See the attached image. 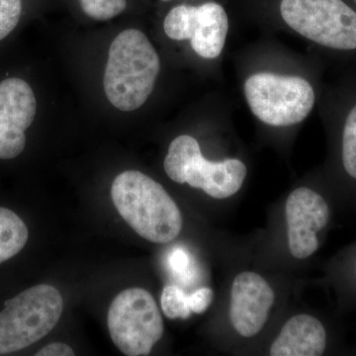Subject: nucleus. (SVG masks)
Returning a JSON list of instances; mask_svg holds the SVG:
<instances>
[{"mask_svg":"<svg viewBox=\"0 0 356 356\" xmlns=\"http://www.w3.org/2000/svg\"><path fill=\"white\" fill-rule=\"evenodd\" d=\"M36 110L34 92L23 79L13 77L0 83V159H13L24 151L25 131Z\"/></svg>","mask_w":356,"mask_h":356,"instance_id":"nucleus-9","label":"nucleus"},{"mask_svg":"<svg viewBox=\"0 0 356 356\" xmlns=\"http://www.w3.org/2000/svg\"><path fill=\"white\" fill-rule=\"evenodd\" d=\"M36 356H74L76 355L74 350L65 343H56L44 346Z\"/></svg>","mask_w":356,"mask_h":356,"instance_id":"nucleus-18","label":"nucleus"},{"mask_svg":"<svg viewBox=\"0 0 356 356\" xmlns=\"http://www.w3.org/2000/svg\"><path fill=\"white\" fill-rule=\"evenodd\" d=\"M214 299V292L211 288L203 287L188 295L189 308L192 313L202 314L208 310Z\"/></svg>","mask_w":356,"mask_h":356,"instance_id":"nucleus-17","label":"nucleus"},{"mask_svg":"<svg viewBox=\"0 0 356 356\" xmlns=\"http://www.w3.org/2000/svg\"><path fill=\"white\" fill-rule=\"evenodd\" d=\"M29 232L17 214L0 207V264L19 254L27 243Z\"/></svg>","mask_w":356,"mask_h":356,"instance_id":"nucleus-13","label":"nucleus"},{"mask_svg":"<svg viewBox=\"0 0 356 356\" xmlns=\"http://www.w3.org/2000/svg\"><path fill=\"white\" fill-rule=\"evenodd\" d=\"M168 38L175 41L189 40L193 51L206 60L221 55L229 31V18L224 7L216 2L199 6H178L163 21Z\"/></svg>","mask_w":356,"mask_h":356,"instance_id":"nucleus-7","label":"nucleus"},{"mask_svg":"<svg viewBox=\"0 0 356 356\" xmlns=\"http://www.w3.org/2000/svg\"><path fill=\"white\" fill-rule=\"evenodd\" d=\"M188 264V259L182 250H175L172 257V266L175 270L182 271Z\"/></svg>","mask_w":356,"mask_h":356,"instance_id":"nucleus-19","label":"nucleus"},{"mask_svg":"<svg viewBox=\"0 0 356 356\" xmlns=\"http://www.w3.org/2000/svg\"><path fill=\"white\" fill-rule=\"evenodd\" d=\"M161 309L166 317L186 320L192 312L189 308L188 295L177 285H168L163 288L161 298Z\"/></svg>","mask_w":356,"mask_h":356,"instance_id":"nucleus-14","label":"nucleus"},{"mask_svg":"<svg viewBox=\"0 0 356 356\" xmlns=\"http://www.w3.org/2000/svg\"><path fill=\"white\" fill-rule=\"evenodd\" d=\"M346 105L339 124V166L346 179L356 182V93Z\"/></svg>","mask_w":356,"mask_h":356,"instance_id":"nucleus-12","label":"nucleus"},{"mask_svg":"<svg viewBox=\"0 0 356 356\" xmlns=\"http://www.w3.org/2000/svg\"><path fill=\"white\" fill-rule=\"evenodd\" d=\"M243 91L252 113L273 127L301 123L311 114L317 99L315 88L304 77L270 72L248 77Z\"/></svg>","mask_w":356,"mask_h":356,"instance_id":"nucleus-5","label":"nucleus"},{"mask_svg":"<svg viewBox=\"0 0 356 356\" xmlns=\"http://www.w3.org/2000/svg\"><path fill=\"white\" fill-rule=\"evenodd\" d=\"M285 217L290 252L296 259H308L320 247L318 234L324 232L331 221L330 204L318 192L299 187L288 196Z\"/></svg>","mask_w":356,"mask_h":356,"instance_id":"nucleus-8","label":"nucleus"},{"mask_svg":"<svg viewBox=\"0 0 356 356\" xmlns=\"http://www.w3.org/2000/svg\"><path fill=\"white\" fill-rule=\"evenodd\" d=\"M275 294L259 274L245 271L232 284L229 321L235 331L245 337L257 336L264 329L273 309Z\"/></svg>","mask_w":356,"mask_h":356,"instance_id":"nucleus-10","label":"nucleus"},{"mask_svg":"<svg viewBox=\"0 0 356 356\" xmlns=\"http://www.w3.org/2000/svg\"><path fill=\"white\" fill-rule=\"evenodd\" d=\"M107 323L115 346L128 356L149 355L165 329L156 302L142 288H130L117 295Z\"/></svg>","mask_w":356,"mask_h":356,"instance_id":"nucleus-6","label":"nucleus"},{"mask_svg":"<svg viewBox=\"0 0 356 356\" xmlns=\"http://www.w3.org/2000/svg\"><path fill=\"white\" fill-rule=\"evenodd\" d=\"M163 166L173 181L202 189L215 199L235 195L247 177V166L242 161H208L202 156L197 140L188 135L178 136L170 143Z\"/></svg>","mask_w":356,"mask_h":356,"instance_id":"nucleus-4","label":"nucleus"},{"mask_svg":"<svg viewBox=\"0 0 356 356\" xmlns=\"http://www.w3.org/2000/svg\"><path fill=\"white\" fill-rule=\"evenodd\" d=\"M163 1H170V0H163Z\"/></svg>","mask_w":356,"mask_h":356,"instance_id":"nucleus-21","label":"nucleus"},{"mask_svg":"<svg viewBox=\"0 0 356 356\" xmlns=\"http://www.w3.org/2000/svg\"><path fill=\"white\" fill-rule=\"evenodd\" d=\"M21 0H0V41L6 38L19 23Z\"/></svg>","mask_w":356,"mask_h":356,"instance_id":"nucleus-16","label":"nucleus"},{"mask_svg":"<svg viewBox=\"0 0 356 356\" xmlns=\"http://www.w3.org/2000/svg\"><path fill=\"white\" fill-rule=\"evenodd\" d=\"M159 70V54L144 33L121 32L110 46L103 77L107 99L121 111L139 109L153 92Z\"/></svg>","mask_w":356,"mask_h":356,"instance_id":"nucleus-2","label":"nucleus"},{"mask_svg":"<svg viewBox=\"0 0 356 356\" xmlns=\"http://www.w3.org/2000/svg\"><path fill=\"white\" fill-rule=\"evenodd\" d=\"M111 197L121 217L145 240L166 243L182 229L181 212L163 185L138 170L120 173L111 187Z\"/></svg>","mask_w":356,"mask_h":356,"instance_id":"nucleus-1","label":"nucleus"},{"mask_svg":"<svg viewBox=\"0 0 356 356\" xmlns=\"http://www.w3.org/2000/svg\"><path fill=\"white\" fill-rule=\"evenodd\" d=\"M327 346V332L322 321L299 314L285 323L271 344V356H320Z\"/></svg>","mask_w":356,"mask_h":356,"instance_id":"nucleus-11","label":"nucleus"},{"mask_svg":"<svg viewBox=\"0 0 356 356\" xmlns=\"http://www.w3.org/2000/svg\"><path fill=\"white\" fill-rule=\"evenodd\" d=\"M353 283H355L356 288V254L355 255V259H353Z\"/></svg>","mask_w":356,"mask_h":356,"instance_id":"nucleus-20","label":"nucleus"},{"mask_svg":"<svg viewBox=\"0 0 356 356\" xmlns=\"http://www.w3.org/2000/svg\"><path fill=\"white\" fill-rule=\"evenodd\" d=\"M83 13L92 19L107 21L123 13L127 0H81Z\"/></svg>","mask_w":356,"mask_h":356,"instance_id":"nucleus-15","label":"nucleus"},{"mask_svg":"<svg viewBox=\"0 0 356 356\" xmlns=\"http://www.w3.org/2000/svg\"><path fill=\"white\" fill-rule=\"evenodd\" d=\"M0 312V355L32 346L57 325L64 300L55 287L40 284L7 300Z\"/></svg>","mask_w":356,"mask_h":356,"instance_id":"nucleus-3","label":"nucleus"}]
</instances>
